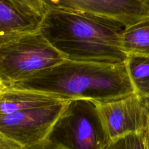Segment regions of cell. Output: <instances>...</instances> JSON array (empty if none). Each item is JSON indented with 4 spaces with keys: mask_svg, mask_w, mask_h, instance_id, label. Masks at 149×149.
<instances>
[{
    "mask_svg": "<svg viewBox=\"0 0 149 149\" xmlns=\"http://www.w3.org/2000/svg\"><path fill=\"white\" fill-rule=\"evenodd\" d=\"M125 27L107 17L47 10L39 30L65 60L113 64L125 63L127 57L121 42Z\"/></svg>",
    "mask_w": 149,
    "mask_h": 149,
    "instance_id": "1",
    "label": "cell"
},
{
    "mask_svg": "<svg viewBox=\"0 0 149 149\" xmlns=\"http://www.w3.org/2000/svg\"><path fill=\"white\" fill-rule=\"evenodd\" d=\"M9 88L33 90L63 100L106 102L134 93L126 64L97 63L65 60Z\"/></svg>",
    "mask_w": 149,
    "mask_h": 149,
    "instance_id": "2",
    "label": "cell"
},
{
    "mask_svg": "<svg viewBox=\"0 0 149 149\" xmlns=\"http://www.w3.org/2000/svg\"><path fill=\"white\" fill-rule=\"evenodd\" d=\"M65 60L39 30L20 33L0 40V79L9 88Z\"/></svg>",
    "mask_w": 149,
    "mask_h": 149,
    "instance_id": "3",
    "label": "cell"
},
{
    "mask_svg": "<svg viewBox=\"0 0 149 149\" xmlns=\"http://www.w3.org/2000/svg\"><path fill=\"white\" fill-rule=\"evenodd\" d=\"M47 139L60 149H104L109 140L97 102L67 100Z\"/></svg>",
    "mask_w": 149,
    "mask_h": 149,
    "instance_id": "4",
    "label": "cell"
},
{
    "mask_svg": "<svg viewBox=\"0 0 149 149\" xmlns=\"http://www.w3.org/2000/svg\"><path fill=\"white\" fill-rule=\"evenodd\" d=\"M66 101L1 115L0 132L23 148L39 143L47 139Z\"/></svg>",
    "mask_w": 149,
    "mask_h": 149,
    "instance_id": "5",
    "label": "cell"
},
{
    "mask_svg": "<svg viewBox=\"0 0 149 149\" xmlns=\"http://www.w3.org/2000/svg\"><path fill=\"white\" fill-rule=\"evenodd\" d=\"M97 103L109 143L128 134L148 130L149 101L136 93Z\"/></svg>",
    "mask_w": 149,
    "mask_h": 149,
    "instance_id": "6",
    "label": "cell"
},
{
    "mask_svg": "<svg viewBox=\"0 0 149 149\" xmlns=\"http://www.w3.org/2000/svg\"><path fill=\"white\" fill-rule=\"evenodd\" d=\"M47 10H63L107 17L130 26L149 17L140 0H41Z\"/></svg>",
    "mask_w": 149,
    "mask_h": 149,
    "instance_id": "7",
    "label": "cell"
},
{
    "mask_svg": "<svg viewBox=\"0 0 149 149\" xmlns=\"http://www.w3.org/2000/svg\"><path fill=\"white\" fill-rule=\"evenodd\" d=\"M63 100H66L33 90L7 88L0 94V116Z\"/></svg>",
    "mask_w": 149,
    "mask_h": 149,
    "instance_id": "8",
    "label": "cell"
},
{
    "mask_svg": "<svg viewBox=\"0 0 149 149\" xmlns=\"http://www.w3.org/2000/svg\"><path fill=\"white\" fill-rule=\"evenodd\" d=\"M41 20L21 13L9 0H0V40L39 30Z\"/></svg>",
    "mask_w": 149,
    "mask_h": 149,
    "instance_id": "9",
    "label": "cell"
},
{
    "mask_svg": "<svg viewBox=\"0 0 149 149\" xmlns=\"http://www.w3.org/2000/svg\"><path fill=\"white\" fill-rule=\"evenodd\" d=\"M121 42L127 54L149 56V17L126 26L122 31Z\"/></svg>",
    "mask_w": 149,
    "mask_h": 149,
    "instance_id": "10",
    "label": "cell"
},
{
    "mask_svg": "<svg viewBox=\"0 0 149 149\" xmlns=\"http://www.w3.org/2000/svg\"><path fill=\"white\" fill-rule=\"evenodd\" d=\"M125 64L134 93L149 101V56L127 54Z\"/></svg>",
    "mask_w": 149,
    "mask_h": 149,
    "instance_id": "11",
    "label": "cell"
},
{
    "mask_svg": "<svg viewBox=\"0 0 149 149\" xmlns=\"http://www.w3.org/2000/svg\"><path fill=\"white\" fill-rule=\"evenodd\" d=\"M104 149H148L146 131L128 134L113 140Z\"/></svg>",
    "mask_w": 149,
    "mask_h": 149,
    "instance_id": "12",
    "label": "cell"
},
{
    "mask_svg": "<svg viewBox=\"0 0 149 149\" xmlns=\"http://www.w3.org/2000/svg\"><path fill=\"white\" fill-rule=\"evenodd\" d=\"M21 13L30 16L42 18L47 12L41 0H9Z\"/></svg>",
    "mask_w": 149,
    "mask_h": 149,
    "instance_id": "13",
    "label": "cell"
},
{
    "mask_svg": "<svg viewBox=\"0 0 149 149\" xmlns=\"http://www.w3.org/2000/svg\"><path fill=\"white\" fill-rule=\"evenodd\" d=\"M0 149H24V148L0 132Z\"/></svg>",
    "mask_w": 149,
    "mask_h": 149,
    "instance_id": "14",
    "label": "cell"
},
{
    "mask_svg": "<svg viewBox=\"0 0 149 149\" xmlns=\"http://www.w3.org/2000/svg\"><path fill=\"white\" fill-rule=\"evenodd\" d=\"M24 149H60L54 143H52L48 139L45 140L42 142L36 143L35 145L31 146L26 147Z\"/></svg>",
    "mask_w": 149,
    "mask_h": 149,
    "instance_id": "15",
    "label": "cell"
},
{
    "mask_svg": "<svg viewBox=\"0 0 149 149\" xmlns=\"http://www.w3.org/2000/svg\"><path fill=\"white\" fill-rule=\"evenodd\" d=\"M6 89H7V87H5V85H4V83L2 82V81L0 79V94H1V93H3Z\"/></svg>",
    "mask_w": 149,
    "mask_h": 149,
    "instance_id": "16",
    "label": "cell"
},
{
    "mask_svg": "<svg viewBox=\"0 0 149 149\" xmlns=\"http://www.w3.org/2000/svg\"><path fill=\"white\" fill-rule=\"evenodd\" d=\"M146 139H147V143H148V148L149 149V126L148 130L146 131Z\"/></svg>",
    "mask_w": 149,
    "mask_h": 149,
    "instance_id": "17",
    "label": "cell"
},
{
    "mask_svg": "<svg viewBox=\"0 0 149 149\" xmlns=\"http://www.w3.org/2000/svg\"><path fill=\"white\" fill-rule=\"evenodd\" d=\"M140 1H141L143 4H145L147 7H148L149 8V0H140Z\"/></svg>",
    "mask_w": 149,
    "mask_h": 149,
    "instance_id": "18",
    "label": "cell"
}]
</instances>
